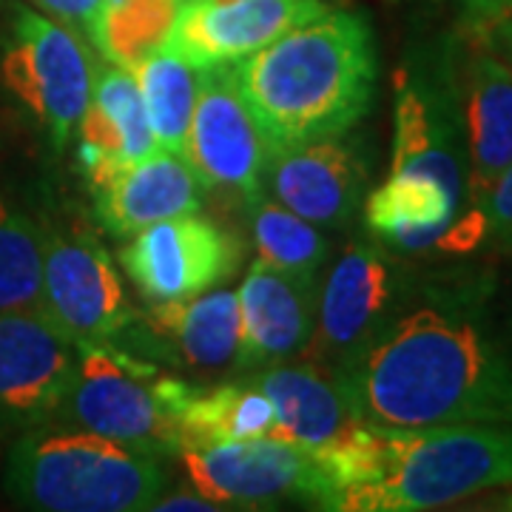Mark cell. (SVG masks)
I'll list each match as a JSON object with an SVG mask.
<instances>
[{
	"instance_id": "cell-1",
	"label": "cell",
	"mask_w": 512,
	"mask_h": 512,
	"mask_svg": "<svg viewBox=\"0 0 512 512\" xmlns=\"http://www.w3.org/2000/svg\"><path fill=\"white\" fill-rule=\"evenodd\" d=\"M356 419L379 427L512 424V350L481 268L416 274L399 308L339 376Z\"/></svg>"
},
{
	"instance_id": "cell-17",
	"label": "cell",
	"mask_w": 512,
	"mask_h": 512,
	"mask_svg": "<svg viewBox=\"0 0 512 512\" xmlns=\"http://www.w3.org/2000/svg\"><path fill=\"white\" fill-rule=\"evenodd\" d=\"M319 293V274L288 271L256 259L237 291L242 345L234 367L239 373L282 365L302 356L316 330Z\"/></svg>"
},
{
	"instance_id": "cell-11",
	"label": "cell",
	"mask_w": 512,
	"mask_h": 512,
	"mask_svg": "<svg viewBox=\"0 0 512 512\" xmlns=\"http://www.w3.org/2000/svg\"><path fill=\"white\" fill-rule=\"evenodd\" d=\"M242 242L211 217L183 214L137 231L120 265L146 302L191 299L237 274Z\"/></svg>"
},
{
	"instance_id": "cell-28",
	"label": "cell",
	"mask_w": 512,
	"mask_h": 512,
	"mask_svg": "<svg viewBox=\"0 0 512 512\" xmlns=\"http://www.w3.org/2000/svg\"><path fill=\"white\" fill-rule=\"evenodd\" d=\"M481 225H484V245L498 251H512V163L487 185L476 200H470Z\"/></svg>"
},
{
	"instance_id": "cell-4",
	"label": "cell",
	"mask_w": 512,
	"mask_h": 512,
	"mask_svg": "<svg viewBox=\"0 0 512 512\" xmlns=\"http://www.w3.org/2000/svg\"><path fill=\"white\" fill-rule=\"evenodd\" d=\"M168 484L165 458L60 421L18 433L3 464V493L35 512H148Z\"/></svg>"
},
{
	"instance_id": "cell-27",
	"label": "cell",
	"mask_w": 512,
	"mask_h": 512,
	"mask_svg": "<svg viewBox=\"0 0 512 512\" xmlns=\"http://www.w3.org/2000/svg\"><path fill=\"white\" fill-rule=\"evenodd\" d=\"M183 0H114L106 3L103 40L97 55L126 69H137L148 55L160 52Z\"/></svg>"
},
{
	"instance_id": "cell-6",
	"label": "cell",
	"mask_w": 512,
	"mask_h": 512,
	"mask_svg": "<svg viewBox=\"0 0 512 512\" xmlns=\"http://www.w3.org/2000/svg\"><path fill=\"white\" fill-rule=\"evenodd\" d=\"M390 174L439 183L458 208L470 197V157L458 86V35L407 49L396 74Z\"/></svg>"
},
{
	"instance_id": "cell-13",
	"label": "cell",
	"mask_w": 512,
	"mask_h": 512,
	"mask_svg": "<svg viewBox=\"0 0 512 512\" xmlns=\"http://www.w3.org/2000/svg\"><path fill=\"white\" fill-rule=\"evenodd\" d=\"M171 370L220 373L237 365L242 313L237 291H205L191 299L148 302L114 342Z\"/></svg>"
},
{
	"instance_id": "cell-3",
	"label": "cell",
	"mask_w": 512,
	"mask_h": 512,
	"mask_svg": "<svg viewBox=\"0 0 512 512\" xmlns=\"http://www.w3.org/2000/svg\"><path fill=\"white\" fill-rule=\"evenodd\" d=\"M231 66L268 154L359 128L379 89L376 32L359 9H328Z\"/></svg>"
},
{
	"instance_id": "cell-12",
	"label": "cell",
	"mask_w": 512,
	"mask_h": 512,
	"mask_svg": "<svg viewBox=\"0 0 512 512\" xmlns=\"http://www.w3.org/2000/svg\"><path fill=\"white\" fill-rule=\"evenodd\" d=\"M373 171L367 134L350 128L268 157L265 191L325 231H342L362 208Z\"/></svg>"
},
{
	"instance_id": "cell-15",
	"label": "cell",
	"mask_w": 512,
	"mask_h": 512,
	"mask_svg": "<svg viewBox=\"0 0 512 512\" xmlns=\"http://www.w3.org/2000/svg\"><path fill=\"white\" fill-rule=\"evenodd\" d=\"M268 146L239 94L231 63L197 69V103L188 131V163L205 188L251 200L265 188Z\"/></svg>"
},
{
	"instance_id": "cell-14",
	"label": "cell",
	"mask_w": 512,
	"mask_h": 512,
	"mask_svg": "<svg viewBox=\"0 0 512 512\" xmlns=\"http://www.w3.org/2000/svg\"><path fill=\"white\" fill-rule=\"evenodd\" d=\"M77 370V345L40 311L0 313V433L55 419Z\"/></svg>"
},
{
	"instance_id": "cell-29",
	"label": "cell",
	"mask_w": 512,
	"mask_h": 512,
	"mask_svg": "<svg viewBox=\"0 0 512 512\" xmlns=\"http://www.w3.org/2000/svg\"><path fill=\"white\" fill-rule=\"evenodd\" d=\"M37 12L60 20L63 26L74 29L83 37L94 52L100 49L103 40V15H106V0H29Z\"/></svg>"
},
{
	"instance_id": "cell-26",
	"label": "cell",
	"mask_w": 512,
	"mask_h": 512,
	"mask_svg": "<svg viewBox=\"0 0 512 512\" xmlns=\"http://www.w3.org/2000/svg\"><path fill=\"white\" fill-rule=\"evenodd\" d=\"M43 222L0 197V313L40 308Z\"/></svg>"
},
{
	"instance_id": "cell-8",
	"label": "cell",
	"mask_w": 512,
	"mask_h": 512,
	"mask_svg": "<svg viewBox=\"0 0 512 512\" xmlns=\"http://www.w3.org/2000/svg\"><path fill=\"white\" fill-rule=\"evenodd\" d=\"M416 268L376 237L350 242L322 282L319 313L305 362L339 376L367 348L410 291Z\"/></svg>"
},
{
	"instance_id": "cell-10",
	"label": "cell",
	"mask_w": 512,
	"mask_h": 512,
	"mask_svg": "<svg viewBox=\"0 0 512 512\" xmlns=\"http://www.w3.org/2000/svg\"><path fill=\"white\" fill-rule=\"evenodd\" d=\"M40 311L74 345H114L137 308L103 242L86 228L43 225Z\"/></svg>"
},
{
	"instance_id": "cell-31",
	"label": "cell",
	"mask_w": 512,
	"mask_h": 512,
	"mask_svg": "<svg viewBox=\"0 0 512 512\" xmlns=\"http://www.w3.org/2000/svg\"><path fill=\"white\" fill-rule=\"evenodd\" d=\"M464 29H487L495 20L512 15V0H453Z\"/></svg>"
},
{
	"instance_id": "cell-21",
	"label": "cell",
	"mask_w": 512,
	"mask_h": 512,
	"mask_svg": "<svg viewBox=\"0 0 512 512\" xmlns=\"http://www.w3.org/2000/svg\"><path fill=\"white\" fill-rule=\"evenodd\" d=\"M271 399L276 416L274 436L293 441L311 453H325L342 441L362 419H356L339 382L311 362H282L248 373Z\"/></svg>"
},
{
	"instance_id": "cell-2",
	"label": "cell",
	"mask_w": 512,
	"mask_h": 512,
	"mask_svg": "<svg viewBox=\"0 0 512 512\" xmlns=\"http://www.w3.org/2000/svg\"><path fill=\"white\" fill-rule=\"evenodd\" d=\"M322 458L328 512H421L512 487V424L379 427L359 421Z\"/></svg>"
},
{
	"instance_id": "cell-23",
	"label": "cell",
	"mask_w": 512,
	"mask_h": 512,
	"mask_svg": "<svg viewBox=\"0 0 512 512\" xmlns=\"http://www.w3.org/2000/svg\"><path fill=\"white\" fill-rule=\"evenodd\" d=\"M183 450L220 441L274 436L276 416L271 399L251 382L248 373L222 382H185L177 404ZM180 450V453H183Z\"/></svg>"
},
{
	"instance_id": "cell-22",
	"label": "cell",
	"mask_w": 512,
	"mask_h": 512,
	"mask_svg": "<svg viewBox=\"0 0 512 512\" xmlns=\"http://www.w3.org/2000/svg\"><path fill=\"white\" fill-rule=\"evenodd\" d=\"M362 211L367 234L402 256L436 251L444 231L461 214L458 202L439 183L410 174H390L367 194Z\"/></svg>"
},
{
	"instance_id": "cell-16",
	"label": "cell",
	"mask_w": 512,
	"mask_h": 512,
	"mask_svg": "<svg viewBox=\"0 0 512 512\" xmlns=\"http://www.w3.org/2000/svg\"><path fill=\"white\" fill-rule=\"evenodd\" d=\"M328 9L325 0H183L163 49L194 69L237 63Z\"/></svg>"
},
{
	"instance_id": "cell-19",
	"label": "cell",
	"mask_w": 512,
	"mask_h": 512,
	"mask_svg": "<svg viewBox=\"0 0 512 512\" xmlns=\"http://www.w3.org/2000/svg\"><path fill=\"white\" fill-rule=\"evenodd\" d=\"M458 86L470 157V200L512 163V72L481 29L458 37Z\"/></svg>"
},
{
	"instance_id": "cell-25",
	"label": "cell",
	"mask_w": 512,
	"mask_h": 512,
	"mask_svg": "<svg viewBox=\"0 0 512 512\" xmlns=\"http://www.w3.org/2000/svg\"><path fill=\"white\" fill-rule=\"evenodd\" d=\"M245 205L259 259L288 271L322 274V268L333 256V239L319 225L293 214L291 208L276 202L265 188L256 191L251 200H245Z\"/></svg>"
},
{
	"instance_id": "cell-33",
	"label": "cell",
	"mask_w": 512,
	"mask_h": 512,
	"mask_svg": "<svg viewBox=\"0 0 512 512\" xmlns=\"http://www.w3.org/2000/svg\"><path fill=\"white\" fill-rule=\"evenodd\" d=\"M106 3H114V0H106Z\"/></svg>"
},
{
	"instance_id": "cell-18",
	"label": "cell",
	"mask_w": 512,
	"mask_h": 512,
	"mask_svg": "<svg viewBox=\"0 0 512 512\" xmlns=\"http://www.w3.org/2000/svg\"><path fill=\"white\" fill-rule=\"evenodd\" d=\"M86 185L94 217L114 239L134 237L154 222L197 214L205 202V183L194 165L165 148L117 165Z\"/></svg>"
},
{
	"instance_id": "cell-32",
	"label": "cell",
	"mask_w": 512,
	"mask_h": 512,
	"mask_svg": "<svg viewBox=\"0 0 512 512\" xmlns=\"http://www.w3.org/2000/svg\"><path fill=\"white\" fill-rule=\"evenodd\" d=\"M481 32H484V37L490 40V46L501 55V60L510 66L512 72V15L495 20V23H490V26L481 29Z\"/></svg>"
},
{
	"instance_id": "cell-9",
	"label": "cell",
	"mask_w": 512,
	"mask_h": 512,
	"mask_svg": "<svg viewBox=\"0 0 512 512\" xmlns=\"http://www.w3.org/2000/svg\"><path fill=\"white\" fill-rule=\"evenodd\" d=\"M177 458L191 487L228 510H276L282 504L328 510L330 478L322 458L279 436L191 447Z\"/></svg>"
},
{
	"instance_id": "cell-24",
	"label": "cell",
	"mask_w": 512,
	"mask_h": 512,
	"mask_svg": "<svg viewBox=\"0 0 512 512\" xmlns=\"http://www.w3.org/2000/svg\"><path fill=\"white\" fill-rule=\"evenodd\" d=\"M134 77L146 103L157 148L188 160V131L197 103V69L160 49L134 69Z\"/></svg>"
},
{
	"instance_id": "cell-7",
	"label": "cell",
	"mask_w": 512,
	"mask_h": 512,
	"mask_svg": "<svg viewBox=\"0 0 512 512\" xmlns=\"http://www.w3.org/2000/svg\"><path fill=\"white\" fill-rule=\"evenodd\" d=\"M94 72L97 55L74 29L29 3H12L0 49V83L55 154L72 146L92 100Z\"/></svg>"
},
{
	"instance_id": "cell-5",
	"label": "cell",
	"mask_w": 512,
	"mask_h": 512,
	"mask_svg": "<svg viewBox=\"0 0 512 512\" xmlns=\"http://www.w3.org/2000/svg\"><path fill=\"white\" fill-rule=\"evenodd\" d=\"M185 382L117 345H77V370L52 421L97 433L134 453L177 458L183 450L177 404Z\"/></svg>"
},
{
	"instance_id": "cell-20",
	"label": "cell",
	"mask_w": 512,
	"mask_h": 512,
	"mask_svg": "<svg viewBox=\"0 0 512 512\" xmlns=\"http://www.w3.org/2000/svg\"><path fill=\"white\" fill-rule=\"evenodd\" d=\"M77 165L86 183L117 165L143 160L157 151V140L148 123L146 103L131 69L97 60L92 100L74 131Z\"/></svg>"
},
{
	"instance_id": "cell-30",
	"label": "cell",
	"mask_w": 512,
	"mask_h": 512,
	"mask_svg": "<svg viewBox=\"0 0 512 512\" xmlns=\"http://www.w3.org/2000/svg\"><path fill=\"white\" fill-rule=\"evenodd\" d=\"M228 507L200 493L197 487L191 490H163L148 512H225Z\"/></svg>"
}]
</instances>
